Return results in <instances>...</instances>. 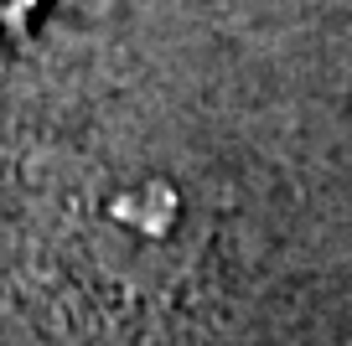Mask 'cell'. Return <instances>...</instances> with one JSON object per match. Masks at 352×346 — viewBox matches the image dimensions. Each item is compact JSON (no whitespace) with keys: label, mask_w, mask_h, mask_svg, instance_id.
Returning a JSON list of instances; mask_svg holds the SVG:
<instances>
[{"label":"cell","mask_w":352,"mask_h":346,"mask_svg":"<svg viewBox=\"0 0 352 346\" xmlns=\"http://www.w3.org/2000/svg\"><path fill=\"white\" fill-rule=\"evenodd\" d=\"M187 202L161 176H130V181L83 186L67 207L73 253L88 269L130 264V269H187Z\"/></svg>","instance_id":"6da1fadb"},{"label":"cell","mask_w":352,"mask_h":346,"mask_svg":"<svg viewBox=\"0 0 352 346\" xmlns=\"http://www.w3.org/2000/svg\"><path fill=\"white\" fill-rule=\"evenodd\" d=\"M36 16V0H0V36H21Z\"/></svg>","instance_id":"7a4b0ae2"}]
</instances>
